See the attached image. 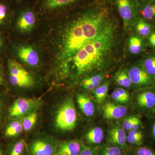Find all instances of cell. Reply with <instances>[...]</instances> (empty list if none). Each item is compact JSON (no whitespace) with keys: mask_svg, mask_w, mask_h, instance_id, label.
Returning a JSON list of instances; mask_svg holds the SVG:
<instances>
[{"mask_svg":"<svg viewBox=\"0 0 155 155\" xmlns=\"http://www.w3.org/2000/svg\"><path fill=\"white\" fill-rule=\"evenodd\" d=\"M118 45L116 24L86 43L68 61L72 62L78 76L101 71L114 61Z\"/></svg>","mask_w":155,"mask_h":155,"instance_id":"1","label":"cell"},{"mask_svg":"<svg viewBox=\"0 0 155 155\" xmlns=\"http://www.w3.org/2000/svg\"><path fill=\"white\" fill-rule=\"evenodd\" d=\"M86 43L80 21L77 16L69 24L65 32L62 49V59L69 60Z\"/></svg>","mask_w":155,"mask_h":155,"instance_id":"2","label":"cell"},{"mask_svg":"<svg viewBox=\"0 0 155 155\" xmlns=\"http://www.w3.org/2000/svg\"><path fill=\"white\" fill-rule=\"evenodd\" d=\"M5 66L8 81L11 86L25 88L34 86L33 78L16 59L12 57L6 58Z\"/></svg>","mask_w":155,"mask_h":155,"instance_id":"3","label":"cell"},{"mask_svg":"<svg viewBox=\"0 0 155 155\" xmlns=\"http://www.w3.org/2000/svg\"><path fill=\"white\" fill-rule=\"evenodd\" d=\"M111 3L117 10L122 20L124 30H133L138 19V3L137 0H112Z\"/></svg>","mask_w":155,"mask_h":155,"instance_id":"4","label":"cell"},{"mask_svg":"<svg viewBox=\"0 0 155 155\" xmlns=\"http://www.w3.org/2000/svg\"><path fill=\"white\" fill-rule=\"evenodd\" d=\"M56 125L61 130H73L77 122V113L73 101L69 99L59 109L56 117Z\"/></svg>","mask_w":155,"mask_h":155,"instance_id":"5","label":"cell"},{"mask_svg":"<svg viewBox=\"0 0 155 155\" xmlns=\"http://www.w3.org/2000/svg\"><path fill=\"white\" fill-rule=\"evenodd\" d=\"M12 18L15 23V29L21 33L30 32L33 29L36 23V14L30 8L19 9L14 12Z\"/></svg>","mask_w":155,"mask_h":155,"instance_id":"6","label":"cell"},{"mask_svg":"<svg viewBox=\"0 0 155 155\" xmlns=\"http://www.w3.org/2000/svg\"><path fill=\"white\" fill-rule=\"evenodd\" d=\"M140 89L135 97L137 108L146 115L155 114V87L153 86Z\"/></svg>","mask_w":155,"mask_h":155,"instance_id":"7","label":"cell"},{"mask_svg":"<svg viewBox=\"0 0 155 155\" xmlns=\"http://www.w3.org/2000/svg\"><path fill=\"white\" fill-rule=\"evenodd\" d=\"M38 100L27 98H19L14 101L8 110V118L10 120L18 119L30 113L38 107Z\"/></svg>","mask_w":155,"mask_h":155,"instance_id":"8","label":"cell"},{"mask_svg":"<svg viewBox=\"0 0 155 155\" xmlns=\"http://www.w3.org/2000/svg\"><path fill=\"white\" fill-rule=\"evenodd\" d=\"M127 71L132 84L140 89L151 87L155 81L146 72L140 63L130 67Z\"/></svg>","mask_w":155,"mask_h":155,"instance_id":"9","label":"cell"},{"mask_svg":"<svg viewBox=\"0 0 155 155\" xmlns=\"http://www.w3.org/2000/svg\"><path fill=\"white\" fill-rule=\"evenodd\" d=\"M11 51L16 57L30 67H35L39 61L38 54L32 47L27 45L12 44Z\"/></svg>","mask_w":155,"mask_h":155,"instance_id":"10","label":"cell"},{"mask_svg":"<svg viewBox=\"0 0 155 155\" xmlns=\"http://www.w3.org/2000/svg\"><path fill=\"white\" fill-rule=\"evenodd\" d=\"M80 0H41V8L43 12H52L73 5Z\"/></svg>","mask_w":155,"mask_h":155,"instance_id":"11","label":"cell"},{"mask_svg":"<svg viewBox=\"0 0 155 155\" xmlns=\"http://www.w3.org/2000/svg\"><path fill=\"white\" fill-rule=\"evenodd\" d=\"M103 116L106 119H119L125 116L127 113L126 107L114 103H106L103 107Z\"/></svg>","mask_w":155,"mask_h":155,"instance_id":"12","label":"cell"},{"mask_svg":"<svg viewBox=\"0 0 155 155\" xmlns=\"http://www.w3.org/2000/svg\"><path fill=\"white\" fill-rule=\"evenodd\" d=\"M83 147L78 140L63 142L58 146L54 155H79Z\"/></svg>","mask_w":155,"mask_h":155,"instance_id":"13","label":"cell"},{"mask_svg":"<svg viewBox=\"0 0 155 155\" xmlns=\"http://www.w3.org/2000/svg\"><path fill=\"white\" fill-rule=\"evenodd\" d=\"M14 12L12 3L8 0H0V33L7 28Z\"/></svg>","mask_w":155,"mask_h":155,"instance_id":"14","label":"cell"},{"mask_svg":"<svg viewBox=\"0 0 155 155\" xmlns=\"http://www.w3.org/2000/svg\"><path fill=\"white\" fill-rule=\"evenodd\" d=\"M30 151L31 155H54L55 148L49 142L38 140L32 143Z\"/></svg>","mask_w":155,"mask_h":155,"instance_id":"15","label":"cell"},{"mask_svg":"<svg viewBox=\"0 0 155 155\" xmlns=\"http://www.w3.org/2000/svg\"><path fill=\"white\" fill-rule=\"evenodd\" d=\"M139 17L155 25V1L138 3Z\"/></svg>","mask_w":155,"mask_h":155,"instance_id":"16","label":"cell"},{"mask_svg":"<svg viewBox=\"0 0 155 155\" xmlns=\"http://www.w3.org/2000/svg\"><path fill=\"white\" fill-rule=\"evenodd\" d=\"M144 38L137 35H130L128 39L127 44V50L130 54L137 55L142 53L146 48Z\"/></svg>","mask_w":155,"mask_h":155,"instance_id":"17","label":"cell"},{"mask_svg":"<svg viewBox=\"0 0 155 155\" xmlns=\"http://www.w3.org/2000/svg\"><path fill=\"white\" fill-rule=\"evenodd\" d=\"M109 142L114 145L120 147H125L127 143V135L125 130L123 128H112L109 131Z\"/></svg>","mask_w":155,"mask_h":155,"instance_id":"18","label":"cell"},{"mask_svg":"<svg viewBox=\"0 0 155 155\" xmlns=\"http://www.w3.org/2000/svg\"><path fill=\"white\" fill-rule=\"evenodd\" d=\"M153 25L146 20L139 17L134 26L136 34L142 38H147L154 31Z\"/></svg>","mask_w":155,"mask_h":155,"instance_id":"19","label":"cell"},{"mask_svg":"<svg viewBox=\"0 0 155 155\" xmlns=\"http://www.w3.org/2000/svg\"><path fill=\"white\" fill-rule=\"evenodd\" d=\"M6 125L4 130V136L7 138H14L22 133L23 130L22 122L17 119H11Z\"/></svg>","mask_w":155,"mask_h":155,"instance_id":"20","label":"cell"},{"mask_svg":"<svg viewBox=\"0 0 155 155\" xmlns=\"http://www.w3.org/2000/svg\"><path fill=\"white\" fill-rule=\"evenodd\" d=\"M77 101L79 107L84 115L91 116L94 114V106L88 97L83 94H78Z\"/></svg>","mask_w":155,"mask_h":155,"instance_id":"21","label":"cell"},{"mask_svg":"<svg viewBox=\"0 0 155 155\" xmlns=\"http://www.w3.org/2000/svg\"><path fill=\"white\" fill-rule=\"evenodd\" d=\"M140 63L146 72L155 81V55L147 54Z\"/></svg>","mask_w":155,"mask_h":155,"instance_id":"22","label":"cell"},{"mask_svg":"<svg viewBox=\"0 0 155 155\" xmlns=\"http://www.w3.org/2000/svg\"><path fill=\"white\" fill-rule=\"evenodd\" d=\"M104 138V133L100 127L92 128L87 133L86 139L88 143L92 144H99Z\"/></svg>","mask_w":155,"mask_h":155,"instance_id":"23","label":"cell"},{"mask_svg":"<svg viewBox=\"0 0 155 155\" xmlns=\"http://www.w3.org/2000/svg\"><path fill=\"white\" fill-rule=\"evenodd\" d=\"M110 81H108L97 87L94 91L95 99L99 104H102L105 100L110 87Z\"/></svg>","mask_w":155,"mask_h":155,"instance_id":"24","label":"cell"},{"mask_svg":"<svg viewBox=\"0 0 155 155\" xmlns=\"http://www.w3.org/2000/svg\"><path fill=\"white\" fill-rule=\"evenodd\" d=\"M116 83L119 86L129 88L132 85L126 69H120L117 72L114 78Z\"/></svg>","mask_w":155,"mask_h":155,"instance_id":"25","label":"cell"},{"mask_svg":"<svg viewBox=\"0 0 155 155\" xmlns=\"http://www.w3.org/2000/svg\"><path fill=\"white\" fill-rule=\"evenodd\" d=\"M143 134L139 130H130L127 135V142L129 144L141 146L143 143Z\"/></svg>","mask_w":155,"mask_h":155,"instance_id":"26","label":"cell"},{"mask_svg":"<svg viewBox=\"0 0 155 155\" xmlns=\"http://www.w3.org/2000/svg\"><path fill=\"white\" fill-rule=\"evenodd\" d=\"M111 97L117 102L124 104L127 102L129 101L130 95L124 89L118 88L112 92Z\"/></svg>","mask_w":155,"mask_h":155,"instance_id":"27","label":"cell"},{"mask_svg":"<svg viewBox=\"0 0 155 155\" xmlns=\"http://www.w3.org/2000/svg\"><path fill=\"white\" fill-rule=\"evenodd\" d=\"M105 78V75L104 73H97L90 76L85 78L81 82V84H90L93 85L96 88L101 86Z\"/></svg>","mask_w":155,"mask_h":155,"instance_id":"28","label":"cell"},{"mask_svg":"<svg viewBox=\"0 0 155 155\" xmlns=\"http://www.w3.org/2000/svg\"><path fill=\"white\" fill-rule=\"evenodd\" d=\"M38 119V114L36 112H32L25 116L22 120L23 130L26 131H29L35 125Z\"/></svg>","mask_w":155,"mask_h":155,"instance_id":"29","label":"cell"},{"mask_svg":"<svg viewBox=\"0 0 155 155\" xmlns=\"http://www.w3.org/2000/svg\"><path fill=\"white\" fill-rule=\"evenodd\" d=\"M25 148V142L20 140L11 145L8 155H23Z\"/></svg>","mask_w":155,"mask_h":155,"instance_id":"30","label":"cell"},{"mask_svg":"<svg viewBox=\"0 0 155 155\" xmlns=\"http://www.w3.org/2000/svg\"><path fill=\"white\" fill-rule=\"evenodd\" d=\"M122 149L117 146H110L104 148L98 155H125Z\"/></svg>","mask_w":155,"mask_h":155,"instance_id":"31","label":"cell"},{"mask_svg":"<svg viewBox=\"0 0 155 155\" xmlns=\"http://www.w3.org/2000/svg\"><path fill=\"white\" fill-rule=\"evenodd\" d=\"M140 119V118L138 116H132L128 117L125 119L122 123V128L125 130H130L134 124Z\"/></svg>","mask_w":155,"mask_h":155,"instance_id":"32","label":"cell"},{"mask_svg":"<svg viewBox=\"0 0 155 155\" xmlns=\"http://www.w3.org/2000/svg\"><path fill=\"white\" fill-rule=\"evenodd\" d=\"M135 155H155V152L149 147L141 146L136 150Z\"/></svg>","mask_w":155,"mask_h":155,"instance_id":"33","label":"cell"},{"mask_svg":"<svg viewBox=\"0 0 155 155\" xmlns=\"http://www.w3.org/2000/svg\"><path fill=\"white\" fill-rule=\"evenodd\" d=\"M99 153L97 148L84 146L79 155H98Z\"/></svg>","mask_w":155,"mask_h":155,"instance_id":"34","label":"cell"},{"mask_svg":"<svg viewBox=\"0 0 155 155\" xmlns=\"http://www.w3.org/2000/svg\"><path fill=\"white\" fill-rule=\"evenodd\" d=\"M7 44L5 39L2 34L0 33V56L4 53V51L6 48Z\"/></svg>","mask_w":155,"mask_h":155,"instance_id":"35","label":"cell"},{"mask_svg":"<svg viewBox=\"0 0 155 155\" xmlns=\"http://www.w3.org/2000/svg\"><path fill=\"white\" fill-rule=\"evenodd\" d=\"M148 42L150 46L153 48H155V30L147 38Z\"/></svg>","mask_w":155,"mask_h":155,"instance_id":"36","label":"cell"},{"mask_svg":"<svg viewBox=\"0 0 155 155\" xmlns=\"http://www.w3.org/2000/svg\"><path fill=\"white\" fill-rule=\"evenodd\" d=\"M5 84V79L2 69L0 65V87L4 86Z\"/></svg>","mask_w":155,"mask_h":155,"instance_id":"37","label":"cell"},{"mask_svg":"<svg viewBox=\"0 0 155 155\" xmlns=\"http://www.w3.org/2000/svg\"><path fill=\"white\" fill-rule=\"evenodd\" d=\"M2 109H3V104L2 100L0 98V122H1L2 118Z\"/></svg>","mask_w":155,"mask_h":155,"instance_id":"38","label":"cell"},{"mask_svg":"<svg viewBox=\"0 0 155 155\" xmlns=\"http://www.w3.org/2000/svg\"><path fill=\"white\" fill-rule=\"evenodd\" d=\"M152 135L155 140V122L153 124L152 127Z\"/></svg>","mask_w":155,"mask_h":155,"instance_id":"39","label":"cell"},{"mask_svg":"<svg viewBox=\"0 0 155 155\" xmlns=\"http://www.w3.org/2000/svg\"><path fill=\"white\" fill-rule=\"evenodd\" d=\"M138 2V3L143 2H153L155 1V0H137Z\"/></svg>","mask_w":155,"mask_h":155,"instance_id":"40","label":"cell"},{"mask_svg":"<svg viewBox=\"0 0 155 155\" xmlns=\"http://www.w3.org/2000/svg\"><path fill=\"white\" fill-rule=\"evenodd\" d=\"M0 155H4L2 147L1 145H0Z\"/></svg>","mask_w":155,"mask_h":155,"instance_id":"41","label":"cell"},{"mask_svg":"<svg viewBox=\"0 0 155 155\" xmlns=\"http://www.w3.org/2000/svg\"><path fill=\"white\" fill-rule=\"evenodd\" d=\"M11 2L12 3L13 2H21L22 0H8Z\"/></svg>","mask_w":155,"mask_h":155,"instance_id":"42","label":"cell"}]
</instances>
